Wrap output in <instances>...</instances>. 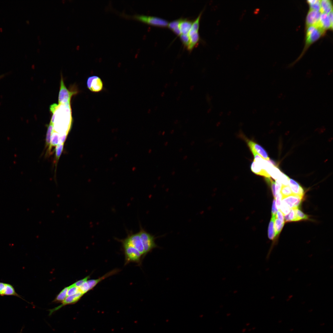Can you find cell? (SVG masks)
Returning a JSON list of instances; mask_svg holds the SVG:
<instances>
[{"mask_svg": "<svg viewBox=\"0 0 333 333\" xmlns=\"http://www.w3.org/2000/svg\"><path fill=\"white\" fill-rule=\"evenodd\" d=\"M50 109L52 113L50 123L53 125L54 131L60 134H68L72 123L70 104H54Z\"/></svg>", "mask_w": 333, "mask_h": 333, "instance_id": "1", "label": "cell"}, {"mask_svg": "<svg viewBox=\"0 0 333 333\" xmlns=\"http://www.w3.org/2000/svg\"><path fill=\"white\" fill-rule=\"evenodd\" d=\"M138 232L144 249V253L143 259L148 253L151 252L154 249L160 248L155 242V239L158 238V236L155 237L148 232L141 226H140V230Z\"/></svg>", "mask_w": 333, "mask_h": 333, "instance_id": "2", "label": "cell"}, {"mask_svg": "<svg viewBox=\"0 0 333 333\" xmlns=\"http://www.w3.org/2000/svg\"><path fill=\"white\" fill-rule=\"evenodd\" d=\"M121 15L126 18L135 20L153 26L166 27L168 26L169 23L166 20L154 16L138 14L129 15L124 14H121Z\"/></svg>", "mask_w": 333, "mask_h": 333, "instance_id": "3", "label": "cell"}, {"mask_svg": "<svg viewBox=\"0 0 333 333\" xmlns=\"http://www.w3.org/2000/svg\"><path fill=\"white\" fill-rule=\"evenodd\" d=\"M122 243L125 256V265L130 262H134L140 265L142 259V255L136 249L130 245L122 242Z\"/></svg>", "mask_w": 333, "mask_h": 333, "instance_id": "4", "label": "cell"}, {"mask_svg": "<svg viewBox=\"0 0 333 333\" xmlns=\"http://www.w3.org/2000/svg\"><path fill=\"white\" fill-rule=\"evenodd\" d=\"M325 31L317 24L307 27L306 33V45L308 46L323 36Z\"/></svg>", "mask_w": 333, "mask_h": 333, "instance_id": "5", "label": "cell"}, {"mask_svg": "<svg viewBox=\"0 0 333 333\" xmlns=\"http://www.w3.org/2000/svg\"><path fill=\"white\" fill-rule=\"evenodd\" d=\"M120 242L127 243L137 249L142 255V259L144 252L143 245L139 232L128 233L126 238L123 239H117Z\"/></svg>", "mask_w": 333, "mask_h": 333, "instance_id": "6", "label": "cell"}, {"mask_svg": "<svg viewBox=\"0 0 333 333\" xmlns=\"http://www.w3.org/2000/svg\"><path fill=\"white\" fill-rule=\"evenodd\" d=\"M76 90L70 91L66 87L62 77H61L60 89L58 96V104H70L72 97L77 93Z\"/></svg>", "mask_w": 333, "mask_h": 333, "instance_id": "7", "label": "cell"}, {"mask_svg": "<svg viewBox=\"0 0 333 333\" xmlns=\"http://www.w3.org/2000/svg\"><path fill=\"white\" fill-rule=\"evenodd\" d=\"M87 85L89 89L94 92H100L103 88L102 81L100 77L96 76L89 77L87 80Z\"/></svg>", "mask_w": 333, "mask_h": 333, "instance_id": "8", "label": "cell"}, {"mask_svg": "<svg viewBox=\"0 0 333 333\" xmlns=\"http://www.w3.org/2000/svg\"><path fill=\"white\" fill-rule=\"evenodd\" d=\"M247 144L253 155H260L262 158L269 161V158L265 150L260 145L251 140H247Z\"/></svg>", "mask_w": 333, "mask_h": 333, "instance_id": "9", "label": "cell"}, {"mask_svg": "<svg viewBox=\"0 0 333 333\" xmlns=\"http://www.w3.org/2000/svg\"><path fill=\"white\" fill-rule=\"evenodd\" d=\"M83 295V294L80 291L74 295L68 296L62 302V304L61 305L56 307L49 310V315H51L54 312L66 305L75 303L79 300Z\"/></svg>", "mask_w": 333, "mask_h": 333, "instance_id": "10", "label": "cell"}, {"mask_svg": "<svg viewBox=\"0 0 333 333\" xmlns=\"http://www.w3.org/2000/svg\"><path fill=\"white\" fill-rule=\"evenodd\" d=\"M302 198L294 194L283 198L282 202L286 204L290 209L298 208Z\"/></svg>", "mask_w": 333, "mask_h": 333, "instance_id": "11", "label": "cell"}, {"mask_svg": "<svg viewBox=\"0 0 333 333\" xmlns=\"http://www.w3.org/2000/svg\"><path fill=\"white\" fill-rule=\"evenodd\" d=\"M321 13L319 11L310 10L306 18V27L316 24L318 22Z\"/></svg>", "mask_w": 333, "mask_h": 333, "instance_id": "12", "label": "cell"}, {"mask_svg": "<svg viewBox=\"0 0 333 333\" xmlns=\"http://www.w3.org/2000/svg\"><path fill=\"white\" fill-rule=\"evenodd\" d=\"M317 24L325 31L330 29H332L333 26L330 22L328 14L321 13Z\"/></svg>", "mask_w": 333, "mask_h": 333, "instance_id": "13", "label": "cell"}, {"mask_svg": "<svg viewBox=\"0 0 333 333\" xmlns=\"http://www.w3.org/2000/svg\"><path fill=\"white\" fill-rule=\"evenodd\" d=\"M289 186L293 194L303 198L304 194L303 189L298 183L293 179L289 178Z\"/></svg>", "mask_w": 333, "mask_h": 333, "instance_id": "14", "label": "cell"}, {"mask_svg": "<svg viewBox=\"0 0 333 333\" xmlns=\"http://www.w3.org/2000/svg\"><path fill=\"white\" fill-rule=\"evenodd\" d=\"M119 271L118 269H115L108 272L104 276L97 279L87 280V282L88 284L89 290L93 289L99 282L105 278L117 273Z\"/></svg>", "mask_w": 333, "mask_h": 333, "instance_id": "15", "label": "cell"}, {"mask_svg": "<svg viewBox=\"0 0 333 333\" xmlns=\"http://www.w3.org/2000/svg\"><path fill=\"white\" fill-rule=\"evenodd\" d=\"M252 171L257 175H261L266 178H270V176L265 170L257 162L254 161L251 166Z\"/></svg>", "mask_w": 333, "mask_h": 333, "instance_id": "16", "label": "cell"}, {"mask_svg": "<svg viewBox=\"0 0 333 333\" xmlns=\"http://www.w3.org/2000/svg\"><path fill=\"white\" fill-rule=\"evenodd\" d=\"M193 22L187 19H181L179 26L181 34H187Z\"/></svg>", "mask_w": 333, "mask_h": 333, "instance_id": "17", "label": "cell"}, {"mask_svg": "<svg viewBox=\"0 0 333 333\" xmlns=\"http://www.w3.org/2000/svg\"><path fill=\"white\" fill-rule=\"evenodd\" d=\"M321 13H329L332 10L333 6L332 1L330 0H321L320 1Z\"/></svg>", "mask_w": 333, "mask_h": 333, "instance_id": "18", "label": "cell"}, {"mask_svg": "<svg viewBox=\"0 0 333 333\" xmlns=\"http://www.w3.org/2000/svg\"><path fill=\"white\" fill-rule=\"evenodd\" d=\"M190 41L187 47L188 50L191 51L192 50L195 46L197 44L199 40V36L198 31H196L190 36Z\"/></svg>", "mask_w": 333, "mask_h": 333, "instance_id": "19", "label": "cell"}, {"mask_svg": "<svg viewBox=\"0 0 333 333\" xmlns=\"http://www.w3.org/2000/svg\"><path fill=\"white\" fill-rule=\"evenodd\" d=\"M276 217L272 216L268 229V236L269 239L273 240L276 237L274 225Z\"/></svg>", "mask_w": 333, "mask_h": 333, "instance_id": "20", "label": "cell"}, {"mask_svg": "<svg viewBox=\"0 0 333 333\" xmlns=\"http://www.w3.org/2000/svg\"><path fill=\"white\" fill-rule=\"evenodd\" d=\"M5 295L15 296L24 300L16 292L14 287L11 284L9 283H6V284Z\"/></svg>", "mask_w": 333, "mask_h": 333, "instance_id": "21", "label": "cell"}, {"mask_svg": "<svg viewBox=\"0 0 333 333\" xmlns=\"http://www.w3.org/2000/svg\"><path fill=\"white\" fill-rule=\"evenodd\" d=\"M201 12L194 22H193L191 27L188 33L189 36L195 32L198 31L199 27V21L202 14Z\"/></svg>", "mask_w": 333, "mask_h": 333, "instance_id": "22", "label": "cell"}, {"mask_svg": "<svg viewBox=\"0 0 333 333\" xmlns=\"http://www.w3.org/2000/svg\"><path fill=\"white\" fill-rule=\"evenodd\" d=\"M54 131L53 125L50 123L49 125L48 126L46 137V146L47 147H48V148L49 147L50 145L51 137Z\"/></svg>", "mask_w": 333, "mask_h": 333, "instance_id": "23", "label": "cell"}, {"mask_svg": "<svg viewBox=\"0 0 333 333\" xmlns=\"http://www.w3.org/2000/svg\"><path fill=\"white\" fill-rule=\"evenodd\" d=\"M297 208H298L291 209L290 212L288 214L284 216V220L285 222L297 221L296 214Z\"/></svg>", "mask_w": 333, "mask_h": 333, "instance_id": "24", "label": "cell"}, {"mask_svg": "<svg viewBox=\"0 0 333 333\" xmlns=\"http://www.w3.org/2000/svg\"><path fill=\"white\" fill-rule=\"evenodd\" d=\"M68 286L64 288L57 296L53 301L54 302H62L68 296L67 293Z\"/></svg>", "mask_w": 333, "mask_h": 333, "instance_id": "25", "label": "cell"}, {"mask_svg": "<svg viewBox=\"0 0 333 333\" xmlns=\"http://www.w3.org/2000/svg\"><path fill=\"white\" fill-rule=\"evenodd\" d=\"M59 134L54 131L51 137L50 145L48 148V152L50 151L52 147L56 146L59 144Z\"/></svg>", "mask_w": 333, "mask_h": 333, "instance_id": "26", "label": "cell"}, {"mask_svg": "<svg viewBox=\"0 0 333 333\" xmlns=\"http://www.w3.org/2000/svg\"><path fill=\"white\" fill-rule=\"evenodd\" d=\"M320 0H309L307 1V2L310 6V10L319 11L320 9Z\"/></svg>", "mask_w": 333, "mask_h": 333, "instance_id": "27", "label": "cell"}, {"mask_svg": "<svg viewBox=\"0 0 333 333\" xmlns=\"http://www.w3.org/2000/svg\"><path fill=\"white\" fill-rule=\"evenodd\" d=\"M284 225V223H282L276 217L274 220V225L276 237L280 233Z\"/></svg>", "mask_w": 333, "mask_h": 333, "instance_id": "28", "label": "cell"}, {"mask_svg": "<svg viewBox=\"0 0 333 333\" xmlns=\"http://www.w3.org/2000/svg\"><path fill=\"white\" fill-rule=\"evenodd\" d=\"M282 198L293 194L291 189L289 185H282L280 192Z\"/></svg>", "mask_w": 333, "mask_h": 333, "instance_id": "29", "label": "cell"}, {"mask_svg": "<svg viewBox=\"0 0 333 333\" xmlns=\"http://www.w3.org/2000/svg\"><path fill=\"white\" fill-rule=\"evenodd\" d=\"M67 296L74 295L80 291L79 287L75 286L73 284L68 286Z\"/></svg>", "mask_w": 333, "mask_h": 333, "instance_id": "30", "label": "cell"}, {"mask_svg": "<svg viewBox=\"0 0 333 333\" xmlns=\"http://www.w3.org/2000/svg\"><path fill=\"white\" fill-rule=\"evenodd\" d=\"M64 144H58L55 148V158L56 161H58L62 152Z\"/></svg>", "mask_w": 333, "mask_h": 333, "instance_id": "31", "label": "cell"}, {"mask_svg": "<svg viewBox=\"0 0 333 333\" xmlns=\"http://www.w3.org/2000/svg\"><path fill=\"white\" fill-rule=\"evenodd\" d=\"M289 178L286 175L281 172L279 177L278 179L282 183V185H289Z\"/></svg>", "mask_w": 333, "mask_h": 333, "instance_id": "32", "label": "cell"}, {"mask_svg": "<svg viewBox=\"0 0 333 333\" xmlns=\"http://www.w3.org/2000/svg\"><path fill=\"white\" fill-rule=\"evenodd\" d=\"M296 214L297 221L303 220H307L308 219V216L304 214L298 209V208L296 209Z\"/></svg>", "mask_w": 333, "mask_h": 333, "instance_id": "33", "label": "cell"}, {"mask_svg": "<svg viewBox=\"0 0 333 333\" xmlns=\"http://www.w3.org/2000/svg\"><path fill=\"white\" fill-rule=\"evenodd\" d=\"M279 210L285 216L290 212V209L286 204L282 202Z\"/></svg>", "mask_w": 333, "mask_h": 333, "instance_id": "34", "label": "cell"}, {"mask_svg": "<svg viewBox=\"0 0 333 333\" xmlns=\"http://www.w3.org/2000/svg\"><path fill=\"white\" fill-rule=\"evenodd\" d=\"M180 37L183 44L187 47L190 41V38L188 35L187 34H181L180 35Z\"/></svg>", "mask_w": 333, "mask_h": 333, "instance_id": "35", "label": "cell"}, {"mask_svg": "<svg viewBox=\"0 0 333 333\" xmlns=\"http://www.w3.org/2000/svg\"><path fill=\"white\" fill-rule=\"evenodd\" d=\"M87 281L79 287L80 291L83 295L89 290V286Z\"/></svg>", "mask_w": 333, "mask_h": 333, "instance_id": "36", "label": "cell"}, {"mask_svg": "<svg viewBox=\"0 0 333 333\" xmlns=\"http://www.w3.org/2000/svg\"><path fill=\"white\" fill-rule=\"evenodd\" d=\"M180 20L181 19L173 21L168 23V26L170 29L172 30L174 28L179 27Z\"/></svg>", "mask_w": 333, "mask_h": 333, "instance_id": "37", "label": "cell"}, {"mask_svg": "<svg viewBox=\"0 0 333 333\" xmlns=\"http://www.w3.org/2000/svg\"><path fill=\"white\" fill-rule=\"evenodd\" d=\"M276 199V201H275V202L276 206L278 210H279L282 199V195L280 193L277 195Z\"/></svg>", "mask_w": 333, "mask_h": 333, "instance_id": "38", "label": "cell"}, {"mask_svg": "<svg viewBox=\"0 0 333 333\" xmlns=\"http://www.w3.org/2000/svg\"><path fill=\"white\" fill-rule=\"evenodd\" d=\"M6 283L0 282V296H3L5 292L6 288Z\"/></svg>", "mask_w": 333, "mask_h": 333, "instance_id": "39", "label": "cell"}, {"mask_svg": "<svg viewBox=\"0 0 333 333\" xmlns=\"http://www.w3.org/2000/svg\"><path fill=\"white\" fill-rule=\"evenodd\" d=\"M278 211V209L276 204L275 199H274L272 206V216L276 217L277 212Z\"/></svg>", "mask_w": 333, "mask_h": 333, "instance_id": "40", "label": "cell"}, {"mask_svg": "<svg viewBox=\"0 0 333 333\" xmlns=\"http://www.w3.org/2000/svg\"><path fill=\"white\" fill-rule=\"evenodd\" d=\"M275 190L277 195L280 193L282 185L278 179L276 180L275 182Z\"/></svg>", "mask_w": 333, "mask_h": 333, "instance_id": "41", "label": "cell"}, {"mask_svg": "<svg viewBox=\"0 0 333 333\" xmlns=\"http://www.w3.org/2000/svg\"><path fill=\"white\" fill-rule=\"evenodd\" d=\"M276 217L282 223L284 224L285 220L284 215L280 210H279L278 211Z\"/></svg>", "mask_w": 333, "mask_h": 333, "instance_id": "42", "label": "cell"}, {"mask_svg": "<svg viewBox=\"0 0 333 333\" xmlns=\"http://www.w3.org/2000/svg\"><path fill=\"white\" fill-rule=\"evenodd\" d=\"M90 278L89 276H88L82 279L79 280L73 284L76 286L79 287L83 284L85 282L87 281Z\"/></svg>", "mask_w": 333, "mask_h": 333, "instance_id": "43", "label": "cell"}, {"mask_svg": "<svg viewBox=\"0 0 333 333\" xmlns=\"http://www.w3.org/2000/svg\"><path fill=\"white\" fill-rule=\"evenodd\" d=\"M68 134L65 133L59 134V144H64Z\"/></svg>", "mask_w": 333, "mask_h": 333, "instance_id": "44", "label": "cell"}, {"mask_svg": "<svg viewBox=\"0 0 333 333\" xmlns=\"http://www.w3.org/2000/svg\"><path fill=\"white\" fill-rule=\"evenodd\" d=\"M177 35H180L181 34V32L179 28V27H176L172 30Z\"/></svg>", "mask_w": 333, "mask_h": 333, "instance_id": "45", "label": "cell"}, {"mask_svg": "<svg viewBox=\"0 0 333 333\" xmlns=\"http://www.w3.org/2000/svg\"><path fill=\"white\" fill-rule=\"evenodd\" d=\"M329 18L332 26H333V11L332 10L328 14Z\"/></svg>", "mask_w": 333, "mask_h": 333, "instance_id": "46", "label": "cell"}, {"mask_svg": "<svg viewBox=\"0 0 333 333\" xmlns=\"http://www.w3.org/2000/svg\"><path fill=\"white\" fill-rule=\"evenodd\" d=\"M4 76H5L4 75H1L0 76V79H2V78Z\"/></svg>", "mask_w": 333, "mask_h": 333, "instance_id": "47", "label": "cell"}, {"mask_svg": "<svg viewBox=\"0 0 333 333\" xmlns=\"http://www.w3.org/2000/svg\"><path fill=\"white\" fill-rule=\"evenodd\" d=\"M21 331H21V332L20 333H21Z\"/></svg>", "mask_w": 333, "mask_h": 333, "instance_id": "48", "label": "cell"}]
</instances>
